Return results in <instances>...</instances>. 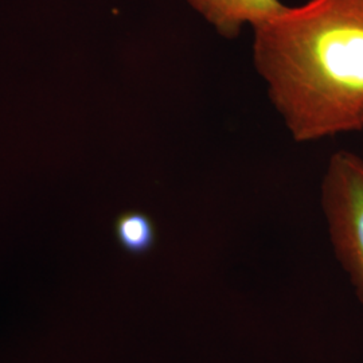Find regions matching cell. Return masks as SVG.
<instances>
[{
  "mask_svg": "<svg viewBox=\"0 0 363 363\" xmlns=\"http://www.w3.org/2000/svg\"><path fill=\"white\" fill-rule=\"evenodd\" d=\"M253 31V64L295 142L363 130V0L286 6Z\"/></svg>",
  "mask_w": 363,
  "mask_h": 363,
  "instance_id": "obj_1",
  "label": "cell"
},
{
  "mask_svg": "<svg viewBox=\"0 0 363 363\" xmlns=\"http://www.w3.org/2000/svg\"><path fill=\"white\" fill-rule=\"evenodd\" d=\"M322 206L331 245L363 304V157L333 154L322 181Z\"/></svg>",
  "mask_w": 363,
  "mask_h": 363,
  "instance_id": "obj_2",
  "label": "cell"
},
{
  "mask_svg": "<svg viewBox=\"0 0 363 363\" xmlns=\"http://www.w3.org/2000/svg\"><path fill=\"white\" fill-rule=\"evenodd\" d=\"M220 37L237 38L242 28L264 22L286 6L280 0H186Z\"/></svg>",
  "mask_w": 363,
  "mask_h": 363,
  "instance_id": "obj_3",
  "label": "cell"
},
{
  "mask_svg": "<svg viewBox=\"0 0 363 363\" xmlns=\"http://www.w3.org/2000/svg\"><path fill=\"white\" fill-rule=\"evenodd\" d=\"M115 234L120 247L130 255H144L155 245V225L140 211H127L118 216Z\"/></svg>",
  "mask_w": 363,
  "mask_h": 363,
  "instance_id": "obj_4",
  "label": "cell"
},
{
  "mask_svg": "<svg viewBox=\"0 0 363 363\" xmlns=\"http://www.w3.org/2000/svg\"><path fill=\"white\" fill-rule=\"evenodd\" d=\"M362 157H363V155H362Z\"/></svg>",
  "mask_w": 363,
  "mask_h": 363,
  "instance_id": "obj_5",
  "label": "cell"
}]
</instances>
